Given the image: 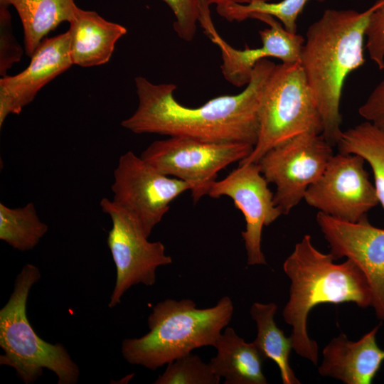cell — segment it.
<instances>
[{
    "instance_id": "cell-1",
    "label": "cell",
    "mask_w": 384,
    "mask_h": 384,
    "mask_svg": "<svg viewBox=\"0 0 384 384\" xmlns=\"http://www.w3.org/2000/svg\"><path fill=\"white\" fill-rule=\"evenodd\" d=\"M275 63L267 58L255 66L250 81L238 94L213 98L197 107L179 103L174 83L134 79L138 106L121 125L135 134H157L209 142H240L255 146L260 129L261 98Z\"/></svg>"
},
{
    "instance_id": "cell-2",
    "label": "cell",
    "mask_w": 384,
    "mask_h": 384,
    "mask_svg": "<svg viewBox=\"0 0 384 384\" xmlns=\"http://www.w3.org/2000/svg\"><path fill=\"white\" fill-rule=\"evenodd\" d=\"M381 2L376 1L362 12L326 9L306 31L300 64L321 115V134L332 146L337 145L343 133L340 102L343 84L365 63L366 31Z\"/></svg>"
},
{
    "instance_id": "cell-3",
    "label": "cell",
    "mask_w": 384,
    "mask_h": 384,
    "mask_svg": "<svg viewBox=\"0 0 384 384\" xmlns=\"http://www.w3.org/2000/svg\"><path fill=\"white\" fill-rule=\"evenodd\" d=\"M334 260L331 253L316 249L311 236L305 235L283 264L290 287L282 316L292 327L294 351L315 366L319 350L307 332L310 311L325 303L353 302L363 309L372 306V292L363 272L351 260L338 264Z\"/></svg>"
},
{
    "instance_id": "cell-4",
    "label": "cell",
    "mask_w": 384,
    "mask_h": 384,
    "mask_svg": "<svg viewBox=\"0 0 384 384\" xmlns=\"http://www.w3.org/2000/svg\"><path fill=\"white\" fill-rule=\"evenodd\" d=\"M233 302L223 297L214 306L198 309L188 299L156 304L148 317L149 331L122 341L121 351L130 364L151 370L203 346H215L233 314Z\"/></svg>"
},
{
    "instance_id": "cell-5",
    "label": "cell",
    "mask_w": 384,
    "mask_h": 384,
    "mask_svg": "<svg viewBox=\"0 0 384 384\" xmlns=\"http://www.w3.org/2000/svg\"><path fill=\"white\" fill-rule=\"evenodd\" d=\"M41 278L38 267L26 264L17 275L14 290L0 310V365L16 370L26 384L33 383L47 368L57 375L58 384H75L79 368L65 347L41 339L30 324L26 303L31 287Z\"/></svg>"
},
{
    "instance_id": "cell-6",
    "label": "cell",
    "mask_w": 384,
    "mask_h": 384,
    "mask_svg": "<svg viewBox=\"0 0 384 384\" xmlns=\"http://www.w3.org/2000/svg\"><path fill=\"white\" fill-rule=\"evenodd\" d=\"M321 115L300 63L276 64L265 86L258 139L239 165L257 164L277 145L306 132L321 134Z\"/></svg>"
},
{
    "instance_id": "cell-7",
    "label": "cell",
    "mask_w": 384,
    "mask_h": 384,
    "mask_svg": "<svg viewBox=\"0 0 384 384\" xmlns=\"http://www.w3.org/2000/svg\"><path fill=\"white\" fill-rule=\"evenodd\" d=\"M254 146L240 142H209L169 137L152 142L140 156L159 171L193 185L194 202L207 195L218 173L247 157Z\"/></svg>"
},
{
    "instance_id": "cell-8",
    "label": "cell",
    "mask_w": 384,
    "mask_h": 384,
    "mask_svg": "<svg viewBox=\"0 0 384 384\" xmlns=\"http://www.w3.org/2000/svg\"><path fill=\"white\" fill-rule=\"evenodd\" d=\"M332 146L321 134L306 132L272 148L257 163L268 183L276 186L274 202L282 215H288L322 175L334 155Z\"/></svg>"
},
{
    "instance_id": "cell-9",
    "label": "cell",
    "mask_w": 384,
    "mask_h": 384,
    "mask_svg": "<svg viewBox=\"0 0 384 384\" xmlns=\"http://www.w3.org/2000/svg\"><path fill=\"white\" fill-rule=\"evenodd\" d=\"M100 206L112 220L107 244L117 272L108 304L110 308H113L132 286L154 285L157 267L172 263V258L166 254L162 242L148 240L139 223L127 210L107 198H103Z\"/></svg>"
},
{
    "instance_id": "cell-10",
    "label": "cell",
    "mask_w": 384,
    "mask_h": 384,
    "mask_svg": "<svg viewBox=\"0 0 384 384\" xmlns=\"http://www.w3.org/2000/svg\"><path fill=\"white\" fill-rule=\"evenodd\" d=\"M193 188L188 182L163 174L128 151L119 157L114 171L112 201L134 216L149 237L170 203Z\"/></svg>"
},
{
    "instance_id": "cell-11",
    "label": "cell",
    "mask_w": 384,
    "mask_h": 384,
    "mask_svg": "<svg viewBox=\"0 0 384 384\" xmlns=\"http://www.w3.org/2000/svg\"><path fill=\"white\" fill-rule=\"evenodd\" d=\"M360 156L338 152L320 178L306 190L304 200L327 215L355 223L367 218L379 203L375 186Z\"/></svg>"
},
{
    "instance_id": "cell-12",
    "label": "cell",
    "mask_w": 384,
    "mask_h": 384,
    "mask_svg": "<svg viewBox=\"0 0 384 384\" xmlns=\"http://www.w3.org/2000/svg\"><path fill=\"white\" fill-rule=\"evenodd\" d=\"M210 6L206 0H202L198 23L206 36L220 50L223 75L233 85L246 86L255 65L262 59L276 58L284 63H300L305 38L287 31L274 17L263 14H252L249 18L260 20L270 27L259 31L261 47L239 50L231 46L218 33L212 21Z\"/></svg>"
},
{
    "instance_id": "cell-13",
    "label": "cell",
    "mask_w": 384,
    "mask_h": 384,
    "mask_svg": "<svg viewBox=\"0 0 384 384\" xmlns=\"http://www.w3.org/2000/svg\"><path fill=\"white\" fill-rule=\"evenodd\" d=\"M207 195L213 198L228 196L233 201L246 223L241 235L247 265H266L261 247L262 228L272 224L282 213L274 202V193L270 190L258 164L239 165L225 178L212 183Z\"/></svg>"
},
{
    "instance_id": "cell-14",
    "label": "cell",
    "mask_w": 384,
    "mask_h": 384,
    "mask_svg": "<svg viewBox=\"0 0 384 384\" xmlns=\"http://www.w3.org/2000/svg\"><path fill=\"white\" fill-rule=\"evenodd\" d=\"M316 222L334 259L346 257L363 272L372 292L371 306L384 321V229L371 225L368 218L351 223L321 212Z\"/></svg>"
},
{
    "instance_id": "cell-15",
    "label": "cell",
    "mask_w": 384,
    "mask_h": 384,
    "mask_svg": "<svg viewBox=\"0 0 384 384\" xmlns=\"http://www.w3.org/2000/svg\"><path fill=\"white\" fill-rule=\"evenodd\" d=\"M31 58L23 71L0 79L1 127L8 115L21 113L41 88L73 65L68 31L45 38Z\"/></svg>"
},
{
    "instance_id": "cell-16",
    "label": "cell",
    "mask_w": 384,
    "mask_h": 384,
    "mask_svg": "<svg viewBox=\"0 0 384 384\" xmlns=\"http://www.w3.org/2000/svg\"><path fill=\"white\" fill-rule=\"evenodd\" d=\"M380 326L355 341L342 333L332 338L322 351L319 373L346 384H370L384 361V350L376 341Z\"/></svg>"
},
{
    "instance_id": "cell-17",
    "label": "cell",
    "mask_w": 384,
    "mask_h": 384,
    "mask_svg": "<svg viewBox=\"0 0 384 384\" xmlns=\"http://www.w3.org/2000/svg\"><path fill=\"white\" fill-rule=\"evenodd\" d=\"M68 23L71 60L73 65L83 68L107 63L116 43L127 32L123 26L77 6Z\"/></svg>"
},
{
    "instance_id": "cell-18",
    "label": "cell",
    "mask_w": 384,
    "mask_h": 384,
    "mask_svg": "<svg viewBox=\"0 0 384 384\" xmlns=\"http://www.w3.org/2000/svg\"><path fill=\"white\" fill-rule=\"evenodd\" d=\"M217 355L210 364L225 384H266L262 372L265 358L255 344L246 342L233 328L227 327L214 346Z\"/></svg>"
},
{
    "instance_id": "cell-19",
    "label": "cell",
    "mask_w": 384,
    "mask_h": 384,
    "mask_svg": "<svg viewBox=\"0 0 384 384\" xmlns=\"http://www.w3.org/2000/svg\"><path fill=\"white\" fill-rule=\"evenodd\" d=\"M12 6L20 18L27 55L31 56L45 37L62 22H69L76 7L74 0H0Z\"/></svg>"
},
{
    "instance_id": "cell-20",
    "label": "cell",
    "mask_w": 384,
    "mask_h": 384,
    "mask_svg": "<svg viewBox=\"0 0 384 384\" xmlns=\"http://www.w3.org/2000/svg\"><path fill=\"white\" fill-rule=\"evenodd\" d=\"M277 310V305L274 302L252 304L250 314L257 329L253 343L265 359H271L277 365L284 384H300L289 364L292 341L277 326L274 321Z\"/></svg>"
},
{
    "instance_id": "cell-21",
    "label": "cell",
    "mask_w": 384,
    "mask_h": 384,
    "mask_svg": "<svg viewBox=\"0 0 384 384\" xmlns=\"http://www.w3.org/2000/svg\"><path fill=\"white\" fill-rule=\"evenodd\" d=\"M337 146L338 152L358 155L368 163L384 209V129L366 121L343 132Z\"/></svg>"
},
{
    "instance_id": "cell-22",
    "label": "cell",
    "mask_w": 384,
    "mask_h": 384,
    "mask_svg": "<svg viewBox=\"0 0 384 384\" xmlns=\"http://www.w3.org/2000/svg\"><path fill=\"white\" fill-rule=\"evenodd\" d=\"M48 229V226L38 216L33 203L15 208L0 203V239L14 249H33Z\"/></svg>"
},
{
    "instance_id": "cell-23",
    "label": "cell",
    "mask_w": 384,
    "mask_h": 384,
    "mask_svg": "<svg viewBox=\"0 0 384 384\" xmlns=\"http://www.w3.org/2000/svg\"><path fill=\"white\" fill-rule=\"evenodd\" d=\"M309 0H282L268 2L266 0H252L247 4H233L216 9L219 16L228 21H242L254 14L270 15L277 18L291 32L297 33V21ZM323 2L325 0H316Z\"/></svg>"
},
{
    "instance_id": "cell-24",
    "label": "cell",
    "mask_w": 384,
    "mask_h": 384,
    "mask_svg": "<svg viewBox=\"0 0 384 384\" xmlns=\"http://www.w3.org/2000/svg\"><path fill=\"white\" fill-rule=\"evenodd\" d=\"M220 378L212 369L210 363L191 353L168 363L155 384H218Z\"/></svg>"
},
{
    "instance_id": "cell-25",
    "label": "cell",
    "mask_w": 384,
    "mask_h": 384,
    "mask_svg": "<svg viewBox=\"0 0 384 384\" xmlns=\"http://www.w3.org/2000/svg\"><path fill=\"white\" fill-rule=\"evenodd\" d=\"M172 11L175 21L174 29L183 41L193 40L200 16L202 0H161Z\"/></svg>"
},
{
    "instance_id": "cell-26",
    "label": "cell",
    "mask_w": 384,
    "mask_h": 384,
    "mask_svg": "<svg viewBox=\"0 0 384 384\" xmlns=\"http://www.w3.org/2000/svg\"><path fill=\"white\" fill-rule=\"evenodd\" d=\"M9 6L0 4V75H6L12 65L21 60L23 50L13 35Z\"/></svg>"
},
{
    "instance_id": "cell-27",
    "label": "cell",
    "mask_w": 384,
    "mask_h": 384,
    "mask_svg": "<svg viewBox=\"0 0 384 384\" xmlns=\"http://www.w3.org/2000/svg\"><path fill=\"white\" fill-rule=\"evenodd\" d=\"M366 37V48L370 59L379 70H384V0L370 15Z\"/></svg>"
},
{
    "instance_id": "cell-28",
    "label": "cell",
    "mask_w": 384,
    "mask_h": 384,
    "mask_svg": "<svg viewBox=\"0 0 384 384\" xmlns=\"http://www.w3.org/2000/svg\"><path fill=\"white\" fill-rule=\"evenodd\" d=\"M358 114L366 121L384 129V80L375 86L358 108Z\"/></svg>"
},
{
    "instance_id": "cell-29",
    "label": "cell",
    "mask_w": 384,
    "mask_h": 384,
    "mask_svg": "<svg viewBox=\"0 0 384 384\" xmlns=\"http://www.w3.org/2000/svg\"><path fill=\"white\" fill-rule=\"evenodd\" d=\"M210 5L215 4L217 8L227 7L233 4H247L252 0H206Z\"/></svg>"
}]
</instances>
